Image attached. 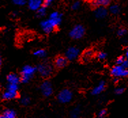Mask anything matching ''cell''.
<instances>
[{"label":"cell","instance_id":"33","mask_svg":"<svg viewBox=\"0 0 128 118\" xmlns=\"http://www.w3.org/2000/svg\"><path fill=\"white\" fill-rule=\"evenodd\" d=\"M126 59L128 60V49H127L126 52Z\"/></svg>","mask_w":128,"mask_h":118},{"label":"cell","instance_id":"24","mask_svg":"<svg viewBox=\"0 0 128 118\" xmlns=\"http://www.w3.org/2000/svg\"><path fill=\"white\" fill-rule=\"evenodd\" d=\"M27 0H13V3L15 5H23L26 3Z\"/></svg>","mask_w":128,"mask_h":118},{"label":"cell","instance_id":"16","mask_svg":"<svg viewBox=\"0 0 128 118\" xmlns=\"http://www.w3.org/2000/svg\"><path fill=\"white\" fill-rule=\"evenodd\" d=\"M2 118H16V112L12 109L6 110L2 115Z\"/></svg>","mask_w":128,"mask_h":118},{"label":"cell","instance_id":"31","mask_svg":"<svg viewBox=\"0 0 128 118\" xmlns=\"http://www.w3.org/2000/svg\"><path fill=\"white\" fill-rule=\"evenodd\" d=\"M121 66H123L125 69H128V59H125V60L123 61V62L121 64Z\"/></svg>","mask_w":128,"mask_h":118},{"label":"cell","instance_id":"27","mask_svg":"<svg viewBox=\"0 0 128 118\" xmlns=\"http://www.w3.org/2000/svg\"><path fill=\"white\" fill-rule=\"evenodd\" d=\"M106 114H107V111L105 109H102L98 113L99 118H104V117H106Z\"/></svg>","mask_w":128,"mask_h":118},{"label":"cell","instance_id":"17","mask_svg":"<svg viewBox=\"0 0 128 118\" xmlns=\"http://www.w3.org/2000/svg\"><path fill=\"white\" fill-rule=\"evenodd\" d=\"M80 109L78 107L74 108L70 113L71 118H80Z\"/></svg>","mask_w":128,"mask_h":118},{"label":"cell","instance_id":"6","mask_svg":"<svg viewBox=\"0 0 128 118\" xmlns=\"http://www.w3.org/2000/svg\"><path fill=\"white\" fill-rule=\"evenodd\" d=\"M84 35V28L82 25H76L71 30L70 35L72 38L75 39H80Z\"/></svg>","mask_w":128,"mask_h":118},{"label":"cell","instance_id":"35","mask_svg":"<svg viewBox=\"0 0 128 118\" xmlns=\"http://www.w3.org/2000/svg\"><path fill=\"white\" fill-rule=\"evenodd\" d=\"M0 118H2V115H0Z\"/></svg>","mask_w":128,"mask_h":118},{"label":"cell","instance_id":"34","mask_svg":"<svg viewBox=\"0 0 128 118\" xmlns=\"http://www.w3.org/2000/svg\"><path fill=\"white\" fill-rule=\"evenodd\" d=\"M1 65H2V57L0 56V67H1Z\"/></svg>","mask_w":128,"mask_h":118},{"label":"cell","instance_id":"12","mask_svg":"<svg viewBox=\"0 0 128 118\" xmlns=\"http://www.w3.org/2000/svg\"><path fill=\"white\" fill-rule=\"evenodd\" d=\"M111 0H91V4L95 7H105L110 3Z\"/></svg>","mask_w":128,"mask_h":118},{"label":"cell","instance_id":"23","mask_svg":"<svg viewBox=\"0 0 128 118\" xmlns=\"http://www.w3.org/2000/svg\"><path fill=\"white\" fill-rule=\"evenodd\" d=\"M18 84H8L7 87V89H9V90H14V91H18Z\"/></svg>","mask_w":128,"mask_h":118},{"label":"cell","instance_id":"29","mask_svg":"<svg viewBox=\"0 0 128 118\" xmlns=\"http://www.w3.org/2000/svg\"><path fill=\"white\" fill-rule=\"evenodd\" d=\"M127 33V30L126 29H118V31H117V34H118V36H123L125 35Z\"/></svg>","mask_w":128,"mask_h":118},{"label":"cell","instance_id":"30","mask_svg":"<svg viewBox=\"0 0 128 118\" xmlns=\"http://www.w3.org/2000/svg\"><path fill=\"white\" fill-rule=\"evenodd\" d=\"M80 3L79 1H76V2H74L72 5V8L73 9V10H77V9H78L79 7H80Z\"/></svg>","mask_w":128,"mask_h":118},{"label":"cell","instance_id":"3","mask_svg":"<svg viewBox=\"0 0 128 118\" xmlns=\"http://www.w3.org/2000/svg\"><path fill=\"white\" fill-rule=\"evenodd\" d=\"M110 73L114 78L126 77L128 76V70L121 65L116 64L111 69Z\"/></svg>","mask_w":128,"mask_h":118},{"label":"cell","instance_id":"7","mask_svg":"<svg viewBox=\"0 0 128 118\" xmlns=\"http://www.w3.org/2000/svg\"><path fill=\"white\" fill-rule=\"evenodd\" d=\"M40 89L42 94L45 96H50L53 92L51 84L48 81H45L42 83L40 86Z\"/></svg>","mask_w":128,"mask_h":118},{"label":"cell","instance_id":"32","mask_svg":"<svg viewBox=\"0 0 128 118\" xmlns=\"http://www.w3.org/2000/svg\"><path fill=\"white\" fill-rule=\"evenodd\" d=\"M53 1V0H44V3L46 5H50L52 3V2Z\"/></svg>","mask_w":128,"mask_h":118},{"label":"cell","instance_id":"5","mask_svg":"<svg viewBox=\"0 0 128 118\" xmlns=\"http://www.w3.org/2000/svg\"><path fill=\"white\" fill-rule=\"evenodd\" d=\"M37 70L42 77H47L51 75L52 72V68L51 65L46 63H42V64H39L37 67Z\"/></svg>","mask_w":128,"mask_h":118},{"label":"cell","instance_id":"2","mask_svg":"<svg viewBox=\"0 0 128 118\" xmlns=\"http://www.w3.org/2000/svg\"><path fill=\"white\" fill-rule=\"evenodd\" d=\"M36 72V68L34 66L26 65L22 68L21 71L20 80L23 83H27L32 78Z\"/></svg>","mask_w":128,"mask_h":118},{"label":"cell","instance_id":"8","mask_svg":"<svg viewBox=\"0 0 128 118\" xmlns=\"http://www.w3.org/2000/svg\"><path fill=\"white\" fill-rule=\"evenodd\" d=\"M79 50L76 47H70L66 52V58L70 60H73L78 57Z\"/></svg>","mask_w":128,"mask_h":118},{"label":"cell","instance_id":"26","mask_svg":"<svg viewBox=\"0 0 128 118\" xmlns=\"http://www.w3.org/2000/svg\"><path fill=\"white\" fill-rule=\"evenodd\" d=\"M106 57H107V55L105 52H99L98 54V58L100 60H104L106 58Z\"/></svg>","mask_w":128,"mask_h":118},{"label":"cell","instance_id":"13","mask_svg":"<svg viewBox=\"0 0 128 118\" xmlns=\"http://www.w3.org/2000/svg\"><path fill=\"white\" fill-rule=\"evenodd\" d=\"M67 59L66 57H59L54 60V64L57 68H63L67 64Z\"/></svg>","mask_w":128,"mask_h":118},{"label":"cell","instance_id":"15","mask_svg":"<svg viewBox=\"0 0 128 118\" xmlns=\"http://www.w3.org/2000/svg\"><path fill=\"white\" fill-rule=\"evenodd\" d=\"M95 14L98 18H103L107 15V10L104 7H98L95 12Z\"/></svg>","mask_w":128,"mask_h":118},{"label":"cell","instance_id":"25","mask_svg":"<svg viewBox=\"0 0 128 118\" xmlns=\"http://www.w3.org/2000/svg\"><path fill=\"white\" fill-rule=\"evenodd\" d=\"M125 91V88L123 87H118L115 90V94L117 95H121Z\"/></svg>","mask_w":128,"mask_h":118},{"label":"cell","instance_id":"21","mask_svg":"<svg viewBox=\"0 0 128 118\" xmlns=\"http://www.w3.org/2000/svg\"><path fill=\"white\" fill-rule=\"evenodd\" d=\"M92 56H93V52L91 50H87V51H86L84 53L83 60L86 61V60H88L91 59Z\"/></svg>","mask_w":128,"mask_h":118},{"label":"cell","instance_id":"28","mask_svg":"<svg viewBox=\"0 0 128 118\" xmlns=\"http://www.w3.org/2000/svg\"><path fill=\"white\" fill-rule=\"evenodd\" d=\"M125 59H126V58H124L123 57H119L118 59H116V64H118V65H121L122 63L123 62V61L125 60Z\"/></svg>","mask_w":128,"mask_h":118},{"label":"cell","instance_id":"14","mask_svg":"<svg viewBox=\"0 0 128 118\" xmlns=\"http://www.w3.org/2000/svg\"><path fill=\"white\" fill-rule=\"evenodd\" d=\"M20 79L16 74L10 73L7 76V81L8 84H18Z\"/></svg>","mask_w":128,"mask_h":118},{"label":"cell","instance_id":"20","mask_svg":"<svg viewBox=\"0 0 128 118\" xmlns=\"http://www.w3.org/2000/svg\"><path fill=\"white\" fill-rule=\"evenodd\" d=\"M46 14V7H43V6H41V7H40L39 9L37 10V14L38 16L40 17H42V16H45V14Z\"/></svg>","mask_w":128,"mask_h":118},{"label":"cell","instance_id":"1","mask_svg":"<svg viewBox=\"0 0 128 118\" xmlns=\"http://www.w3.org/2000/svg\"><path fill=\"white\" fill-rule=\"evenodd\" d=\"M61 21L62 15L57 12H54L50 15L48 19L44 20L40 23V27L44 32L49 33L61 23Z\"/></svg>","mask_w":128,"mask_h":118},{"label":"cell","instance_id":"22","mask_svg":"<svg viewBox=\"0 0 128 118\" xmlns=\"http://www.w3.org/2000/svg\"><path fill=\"white\" fill-rule=\"evenodd\" d=\"M20 103L22 105H28L30 103V99L29 97H27V96H24V97H22L21 98V100H20Z\"/></svg>","mask_w":128,"mask_h":118},{"label":"cell","instance_id":"11","mask_svg":"<svg viewBox=\"0 0 128 118\" xmlns=\"http://www.w3.org/2000/svg\"><path fill=\"white\" fill-rule=\"evenodd\" d=\"M105 88H106V83L105 81H100L98 86H96L92 90V94L93 95H98V94H100L102 92L105 90Z\"/></svg>","mask_w":128,"mask_h":118},{"label":"cell","instance_id":"4","mask_svg":"<svg viewBox=\"0 0 128 118\" xmlns=\"http://www.w3.org/2000/svg\"><path fill=\"white\" fill-rule=\"evenodd\" d=\"M72 92L68 89H64L60 92L58 94V100L62 103H70L72 99Z\"/></svg>","mask_w":128,"mask_h":118},{"label":"cell","instance_id":"19","mask_svg":"<svg viewBox=\"0 0 128 118\" xmlns=\"http://www.w3.org/2000/svg\"><path fill=\"white\" fill-rule=\"evenodd\" d=\"M110 12L113 14H117L120 12L119 6L117 5H112L110 7Z\"/></svg>","mask_w":128,"mask_h":118},{"label":"cell","instance_id":"9","mask_svg":"<svg viewBox=\"0 0 128 118\" xmlns=\"http://www.w3.org/2000/svg\"><path fill=\"white\" fill-rule=\"evenodd\" d=\"M18 96L17 91H14V90H11L9 89H7L4 93L2 94V98L4 100L6 101H9V100H12L14 98H16Z\"/></svg>","mask_w":128,"mask_h":118},{"label":"cell","instance_id":"18","mask_svg":"<svg viewBox=\"0 0 128 118\" xmlns=\"http://www.w3.org/2000/svg\"><path fill=\"white\" fill-rule=\"evenodd\" d=\"M34 56L38 57V58H44L46 57V52L44 50L39 49L36 50L34 52Z\"/></svg>","mask_w":128,"mask_h":118},{"label":"cell","instance_id":"10","mask_svg":"<svg viewBox=\"0 0 128 118\" xmlns=\"http://www.w3.org/2000/svg\"><path fill=\"white\" fill-rule=\"evenodd\" d=\"M42 0H29L28 5L32 10H38L42 6Z\"/></svg>","mask_w":128,"mask_h":118}]
</instances>
